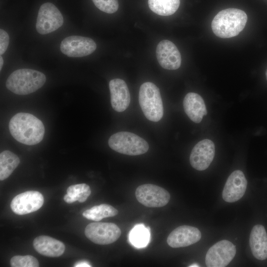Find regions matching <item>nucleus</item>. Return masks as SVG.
Listing matches in <instances>:
<instances>
[{"label":"nucleus","mask_w":267,"mask_h":267,"mask_svg":"<svg viewBox=\"0 0 267 267\" xmlns=\"http://www.w3.org/2000/svg\"><path fill=\"white\" fill-rule=\"evenodd\" d=\"M189 267H199V266H198L197 264H193V265H191V266H189Z\"/></svg>","instance_id":"31"},{"label":"nucleus","mask_w":267,"mask_h":267,"mask_svg":"<svg viewBox=\"0 0 267 267\" xmlns=\"http://www.w3.org/2000/svg\"><path fill=\"white\" fill-rule=\"evenodd\" d=\"M247 19L246 13L241 9L234 8L223 9L213 18L212 29L215 35L220 38H232L243 30Z\"/></svg>","instance_id":"2"},{"label":"nucleus","mask_w":267,"mask_h":267,"mask_svg":"<svg viewBox=\"0 0 267 267\" xmlns=\"http://www.w3.org/2000/svg\"><path fill=\"white\" fill-rule=\"evenodd\" d=\"M35 249L40 254L50 257H57L64 252L65 247L60 241L50 236L41 235L33 241Z\"/></svg>","instance_id":"18"},{"label":"nucleus","mask_w":267,"mask_h":267,"mask_svg":"<svg viewBox=\"0 0 267 267\" xmlns=\"http://www.w3.org/2000/svg\"><path fill=\"white\" fill-rule=\"evenodd\" d=\"M110 101L112 108L118 112L125 111L130 103V93L126 82L121 79H114L109 83Z\"/></svg>","instance_id":"16"},{"label":"nucleus","mask_w":267,"mask_h":267,"mask_svg":"<svg viewBox=\"0 0 267 267\" xmlns=\"http://www.w3.org/2000/svg\"><path fill=\"white\" fill-rule=\"evenodd\" d=\"M20 163L19 157L9 150L0 154V180H3L12 173Z\"/></svg>","instance_id":"20"},{"label":"nucleus","mask_w":267,"mask_h":267,"mask_svg":"<svg viewBox=\"0 0 267 267\" xmlns=\"http://www.w3.org/2000/svg\"><path fill=\"white\" fill-rule=\"evenodd\" d=\"M12 267H38V260L31 255L15 256L10 261Z\"/></svg>","instance_id":"25"},{"label":"nucleus","mask_w":267,"mask_h":267,"mask_svg":"<svg viewBox=\"0 0 267 267\" xmlns=\"http://www.w3.org/2000/svg\"><path fill=\"white\" fill-rule=\"evenodd\" d=\"M11 135L17 141L28 145H35L43 140L45 132L43 122L34 115L20 112L9 122Z\"/></svg>","instance_id":"1"},{"label":"nucleus","mask_w":267,"mask_h":267,"mask_svg":"<svg viewBox=\"0 0 267 267\" xmlns=\"http://www.w3.org/2000/svg\"><path fill=\"white\" fill-rule=\"evenodd\" d=\"M67 193L74 202L78 201L82 203L86 201L91 193L89 186L86 183L72 185L67 189Z\"/></svg>","instance_id":"24"},{"label":"nucleus","mask_w":267,"mask_h":267,"mask_svg":"<svg viewBox=\"0 0 267 267\" xmlns=\"http://www.w3.org/2000/svg\"><path fill=\"white\" fill-rule=\"evenodd\" d=\"M148 3L153 12L161 16H169L177 11L180 0H148Z\"/></svg>","instance_id":"22"},{"label":"nucleus","mask_w":267,"mask_h":267,"mask_svg":"<svg viewBox=\"0 0 267 267\" xmlns=\"http://www.w3.org/2000/svg\"><path fill=\"white\" fill-rule=\"evenodd\" d=\"M3 64V58H2V56L0 55V70H1Z\"/></svg>","instance_id":"30"},{"label":"nucleus","mask_w":267,"mask_h":267,"mask_svg":"<svg viewBox=\"0 0 267 267\" xmlns=\"http://www.w3.org/2000/svg\"><path fill=\"white\" fill-rule=\"evenodd\" d=\"M44 198L37 191H27L14 197L10 203L12 211L22 215L35 212L42 207Z\"/></svg>","instance_id":"11"},{"label":"nucleus","mask_w":267,"mask_h":267,"mask_svg":"<svg viewBox=\"0 0 267 267\" xmlns=\"http://www.w3.org/2000/svg\"><path fill=\"white\" fill-rule=\"evenodd\" d=\"M215 153L214 142L208 139L198 142L193 148L189 157L191 166L198 171L207 169L213 160Z\"/></svg>","instance_id":"12"},{"label":"nucleus","mask_w":267,"mask_h":267,"mask_svg":"<svg viewBox=\"0 0 267 267\" xmlns=\"http://www.w3.org/2000/svg\"><path fill=\"white\" fill-rule=\"evenodd\" d=\"M137 201L150 208L162 207L170 199V193L164 188L152 184H144L137 187L135 192Z\"/></svg>","instance_id":"8"},{"label":"nucleus","mask_w":267,"mask_h":267,"mask_svg":"<svg viewBox=\"0 0 267 267\" xmlns=\"http://www.w3.org/2000/svg\"><path fill=\"white\" fill-rule=\"evenodd\" d=\"M201 237V232L197 228L184 225L174 229L167 237V242L172 248L184 247L197 242Z\"/></svg>","instance_id":"15"},{"label":"nucleus","mask_w":267,"mask_h":267,"mask_svg":"<svg viewBox=\"0 0 267 267\" xmlns=\"http://www.w3.org/2000/svg\"><path fill=\"white\" fill-rule=\"evenodd\" d=\"M138 101L145 117L149 121H160L164 113L159 89L153 83H143L139 88Z\"/></svg>","instance_id":"4"},{"label":"nucleus","mask_w":267,"mask_h":267,"mask_svg":"<svg viewBox=\"0 0 267 267\" xmlns=\"http://www.w3.org/2000/svg\"><path fill=\"white\" fill-rule=\"evenodd\" d=\"M235 246L230 241L223 240L211 246L207 252L205 263L208 267H224L234 258Z\"/></svg>","instance_id":"9"},{"label":"nucleus","mask_w":267,"mask_h":267,"mask_svg":"<svg viewBox=\"0 0 267 267\" xmlns=\"http://www.w3.org/2000/svg\"><path fill=\"white\" fill-rule=\"evenodd\" d=\"M118 214V210L111 205L102 204L85 211L83 216L88 220L98 222L103 218L114 217Z\"/></svg>","instance_id":"21"},{"label":"nucleus","mask_w":267,"mask_h":267,"mask_svg":"<svg viewBox=\"0 0 267 267\" xmlns=\"http://www.w3.org/2000/svg\"><path fill=\"white\" fill-rule=\"evenodd\" d=\"M249 244L252 253L256 259L264 260L267 258V234L263 225L257 224L253 227Z\"/></svg>","instance_id":"19"},{"label":"nucleus","mask_w":267,"mask_h":267,"mask_svg":"<svg viewBox=\"0 0 267 267\" xmlns=\"http://www.w3.org/2000/svg\"><path fill=\"white\" fill-rule=\"evenodd\" d=\"M63 22L61 13L56 6L50 2H45L39 10L36 30L40 34H47L57 30Z\"/></svg>","instance_id":"7"},{"label":"nucleus","mask_w":267,"mask_h":267,"mask_svg":"<svg viewBox=\"0 0 267 267\" xmlns=\"http://www.w3.org/2000/svg\"><path fill=\"white\" fill-rule=\"evenodd\" d=\"M110 147L121 154L136 156L146 153L148 143L137 135L128 132H120L112 135L108 140Z\"/></svg>","instance_id":"5"},{"label":"nucleus","mask_w":267,"mask_h":267,"mask_svg":"<svg viewBox=\"0 0 267 267\" xmlns=\"http://www.w3.org/2000/svg\"><path fill=\"white\" fill-rule=\"evenodd\" d=\"M9 42L8 34L2 29L0 30V54L1 55L6 50Z\"/></svg>","instance_id":"27"},{"label":"nucleus","mask_w":267,"mask_h":267,"mask_svg":"<svg viewBox=\"0 0 267 267\" xmlns=\"http://www.w3.org/2000/svg\"><path fill=\"white\" fill-rule=\"evenodd\" d=\"M183 105L185 113L194 123H200L203 116L207 114L203 99L196 93L186 94L183 101Z\"/></svg>","instance_id":"17"},{"label":"nucleus","mask_w":267,"mask_h":267,"mask_svg":"<svg viewBox=\"0 0 267 267\" xmlns=\"http://www.w3.org/2000/svg\"><path fill=\"white\" fill-rule=\"evenodd\" d=\"M96 44L91 39L79 36H71L64 38L61 43L60 50L65 55L72 57H81L93 53Z\"/></svg>","instance_id":"10"},{"label":"nucleus","mask_w":267,"mask_h":267,"mask_svg":"<svg viewBox=\"0 0 267 267\" xmlns=\"http://www.w3.org/2000/svg\"><path fill=\"white\" fill-rule=\"evenodd\" d=\"M266 78H267V69L266 72Z\"/></svg>","instance_id":"32"},{"label":"nucleus","mask_w":267,"mask_h":267,"mask_svg":"<svg viewBox=\"0 0 267 267\" xmlns=\"http://www.w3.org/2000/svg\"><path fill=\"white\" fill-rule=\"evenodd\" d=\"M247 185V181L243 173L240 170L234 171L224 185L222 193L223 199L229 203L239 200L245 194Z\"/></svg>","instance_id":"14"},{"label":"nucleus","mask_w":267,"mask_h":267,"mask_svg":"<svg viewBox=\"0 0 267 267\" xmlns=\"http://www.w3.org/2000/svg\"><path fill=\"white\" fill-rule=\"evenodd\" d=\"M75 267H91L87 261H82L77 262L74 266Z\"/></svg>","instance_id":"28"},{"label":"nucleus","mask_w":267,"mask_h":267,"mask_svg":"<svg viewBox=\"0 0 267 267\" xmlns=\"http://www.w3.org/2000/svg\"><path fill=\"white\" fill-rule=\"evenodd\" d=\"M64 200L66 203H69V204L74 202V201L73 199V198L70 196H69L67 193L65 195L64 197Z\"/></svg>","instance_id":"29"},{"label":"nucleus","mask_w":267,"mask_h":267,"mask_svg":"<svg viewBox=\"0 0 267 267\" xmlns=\"http://www.w3.org/2000/svg\"><path fill=\"white\" fill-rule=\"evenodd\" d=\"M85 234L94 243L107 245L116 241L121 235V231L114 223L94 222L86 227Z\"/></svg>","instance_id":"6"},{"label":"nucleus","mask_w":267,"mask_h":267,"mask_svg":"<svg viewBox=\"0 0 267 267\" xmlns=\"http://www.w3.org/2000/svg\"><path fill=\"white\" fill-rule=\"evenodd\" d=\"M46 81L44 74L31 69H20L13 72L6 81L8 89L18 95L34 92L43 86Z\"/></svg>","instance_id":"3"},{"label":"nucleus","mask_w":267,"mask_h":267,"mask_svg":"<svg viewBox=\"0 0 267 267\" xmlns=\"http://www.w3.org/2000/svg\"><path fill=\"white\" fill-rule=\"evenodd\" d=\"M156 52L158 61L163 68L176 70L180 66V53L176 45L170 41L164 40L160 42Z\"/></svg>","instance_id":"13"},{"label":"nucleus","mask_w":267,"mask_h":267,"mask_svg":"<svg viewBox=\"0 0 267 267\" xmlns=\"http://www.w3.org/2000/svg\"><path fill=\"white\" fill-rule=\"evenodd\" d=\"M97 8L107 13H113L119 7L118 0H92Z\"/></svg>","instance_id":"26"},{"label":"nucleus","mask_w":267,"mask_h":267,"mask_svg":"<svg viewBox=\"0 0 267 267\" xmlns=\"http://www.w3.org/2000/svg\"><path fill=\"white\" fill-rule=\"evenodd\" d=\"M149 230L143 224L136 225L131 231L129 239L132 244L137 247H145L149 242Z\"/></svg>","instance_id":"23"}]
</instances>
